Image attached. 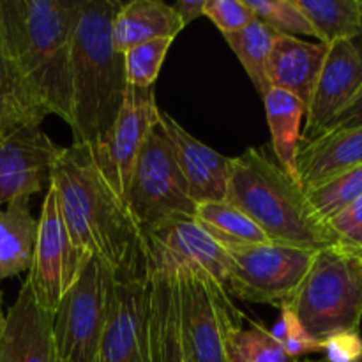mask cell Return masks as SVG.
Masks as SVG:
<instances>
[{"label": "cell", "mask_w": 362, "mask_h": 362, "mask_svg": "<svg viewBox=\"0 0 362 362\" xmlns=\"http://www.w3.org/2000/svg\"><path fill=\"white\" fill-rule=\"evenodd\" d=\"M113 285L115 276L110 269L88 257L53 315V338L60 362H98Z\"/></svg>", "instance_id": "cell-6"}, {"label": "cell", "mask_w": 362, "mask_h": 362, "mask_svg": "<svg viewBox=\"0 0 362 362\" xmlns=\"http://www.w3.org/2000/svg\"><path fill=\"white\" fill-rule=\"evenodd\" d=\"M204 16L209 18L223 35L235 34L255 20L246 0H205Z\"/></svg>", "instance_id": "cell-33"}, {"label": "cell", "mask_w": 362, "mask_h": 362, "mask_svg": "<svg viewBox=\"0 0 362 362\" xmlns=\"http://www.w3.org/2000/svg\"><path fill=\"white\" fill-rule=\"evenodd\" d=\"M327 226L339 246L362 251V197L327 219Z\"/></svg>", "instance_id": "cell-34"}, {"label": "cell", "mask_w": 362, "mask_h": 362, "mask_svg": "<svg viewBox=\"0 0 362 362\" xmlns=\"http://www.w3.org/2000/svg\"><path fill=\"white\" fill-rule=\"evenodd\" d=\"M225 354L226 362H306L290 357L271 331L255 322L226 334Z\"/></svg>", "instance_id": "cell-28"}, {"label": "cell", "mask_w": 362, "mask_h": 362, "mask_svg": "<svg viewBox=\"0 0 362 362\" xmlns=\"http://www.w3.org/2000/svg\"><path fill=\"white\" fill-rule=\"evenodd\" d=\"M126 202L140 228L170 216L194 214L197 205L189 198L187 184L159 119L134 159Z\"/></svg>", "instance_id": "cell-8"}, {"label": "cell", "mask_w": 362, "mask_h": 362, "mask_svg": "<svg viewBox=\"0 0 362 362\" xmlns=\"http://www.w3.org/2000/svg\"><path fill=\"white\" fill-rule=\"evenodd\" d=\"M37 237V219L28 200H16L0 207V283L28 272Z\"/></svg>", "instance_id": "cell-23"}, {"label": "cell", "mask_w": 362, "mask_h": 362, "mask_svg": "<svg viewBox=\"0 0 362 362\" xmlns=\"http://www.w3.org/2000/svg\"><path fill=\"white\" fill-rule=\"evenodd\" d=\"M265 117L271 129L272 148L278 165L299 182L297 175V152L303 136V119L306 105L288 92L269 88L264 98ZM300 184V182H299Z\"/></svg>", "instance_id": "cell-22"}, {"label": "cell", "mask_w": 362, "mask_h": 362, "mask_svg": "<svg viewBox=\"0 0 362 362\" xmlns=\"http://www.w3.org/2000/svg\"><path fill=\"white\" fill-rule=\"evenodd\" d=\"M255 18L285 35H308L317 39V32L304 16L296 0H246Z\"/></svg>", "instance_id": "cell-31"}, {"label": "cell", "mask_w": 362, "mask_h": 362, "mask_svg": "<svg viewBox=\"0 0 362 362\" xmlns=\"http://www.w3.org/2000/svg\"><path fill=\"white\" fill-rule=\"evenodd\" d=\"M0 136H2V134H0Z\"/></svg>", "instance_id": "cell-40"}, {"label": "cell", "mask_w": 362, "mask_h": 362, "mask_svg": "<svg viewBox=\"0 0 362 362\" xmlns=\"http://www.w3.org/2000/svg\"><path fill=\"white\" fill-rule=\"evenodd\" d=\"M148 274L115 279L98 362H151Z\"/></svg>", "instance_id": "cell-14"}, {"label": "cell", "mask_w": 362, "mask_h": 362, "mask_svg": "<svg viewBox=\"0 0 362 362\" xmlns=\"http://www.w3.org/2000/svg\"><path fill=\"white\" fill-rule=\"evenodd\" d=\"M158 119L159 106L154 87L136 88L127 85L115 122L101 144L92 147L99 168L124 200L138 151Z\"/></svg>", "instance_id": "cell-12"}, {"label": "cell", "mask_w": 362, "mask_h": 362, "mask_svg": "<svg viewBox=\"0 0 362 362\" xmlns=\"http://www.w3.org/2000/svg\"><path fill=\"white\" fill-rule=\"evenodd\" d=\"M317 362H324V361H317ZM357 362H362V357H361V359H359V361H357Z\"/></svg>", "instance_id": "cell-39"}, {"label": "cell", "mask_w": 362, "mask_h": 362, "mask_svg": "<svg viewBox=\"0 0 362 362\" xmlns=\"http://www.w3.org/2000/svg\"><path fill=\"white\" fill-rule=\"evenodd\" d=\"M60 216L74 246L110 269L115 279L147 274L144 235L127 202L99 168L90 145L62 147L52 170Z\"/></svg>", "instance_id": "cell-1"}, {"label": "cell", "mask_w": 362, "mask_h": 362, "mask_svg": "<svg viewBox=\"0 0 362 362\" xmlns=\"http://www.w3.org/2000/svg\"><path fill=\"white\" fill-rule=\"evenodd\" d=\"M225 250L230 257L228 296L279 310L293 299L317 255L274 243Z\"/></svg>", "instance_id": "cell-7"}, {"label": "cell", "mask_w": 362, "mask_h": 362, "mask_svg": "<svg viewBox=\"0 0 362 362\" xmlns=\"http://www.w3.org/2000/svg\"><path fill=\"white\" fill-rule=\"evenodd\" d=\"M120 4L81 0L71 45V101L76 144L98 147L126 95L124 53L113 48L112 21Z\"/></svg>", "instance_id": "cell-3"}, {"label": "cell", "mask_w": 362, "mask_h": 362, "mask_svg": "<svg viewBox=\"0 0 362 362\" xmlns=\"http://www.w3.org/2000/svg\"><path fill=\"white\" fill-rule=\"evenodd\" d=\"M141 235L147 272H172L179 267L193 269L207 274L226 290L230 272L228 253L193 216H170L141 228Z\"/></svg>", "instance_id": "cell-10"}, {"label": "cell", "mask_w": 362, "mask_h": 362, "mask_svg": "<svg viewBox=\"0 0 362 362\" xmlns=\"http://www.w3.org/2000/svg\"><path fill=\"white\" fill-rule=\"evenodd\" d=\"M46 117V108L0 45V134L21 126H41Z\"/></svg>", "instance_id": "cell-24"}, {"label": "cell", "mask_w": 362, "mask_h": 362, "mask_svg": "<svg viewBox=\"0 0 362 362\" xmlns=\"http://www.w3.org/2000/svg\"><path fill=\"white\" fill-rule=\"evenodd\" d=\"M184 341L193 362H226L225 339L244 327V315L219 283L193 269H173Z\"/></svg>", "instance_id": "cell-9"}, {"label": "cell", "mask_w": 362, "mask_h": 362, "mask_svg": "<svg viewBox=\"0 0 362 362\" xmlns=\"http://www.w3.org/2000/svg\"><path fill=\"white\" fill-rule=\"evenodd\" d=\"M204 6L205 0H179V2L173 4V11L179 16L180 23L186 28L187 25L193 23L194 20L204 16Z\"/></svg>", "instance_id": "cell-37"}, {"label": "cell", "mask_w": 362, "mask_h": 362, "mask_svg": "<svg viewBox=\"0 0 362 362\" xmlns=\"http://www.w3.org/2000/svg\"><path fill=\"white\" fill-rule=\"evenodd\" d=\"M271 334L285 349V352L296 359H303L304 356L324 350V341H318L313 336L308 334L288 308H281V318L276 324L274 331H271Z\"/></svg>", "instance_id": "cell-32"}, {"label": "cell", "mask_w": 362, "mask_h": 362, "mask_svg": "<svg viewBox=\"0 0 362 362\" xmlns=\"http://www.w3.org/2000/svg\"><path fill=\"white\" fill-rule=\"evenodd\" d=\"M306 194L315 212L327 223L343 207L362 197V165L339 173L322 186L306 191Z\"/></svg>", "instance_id": "cell-29"}, {"label": "cell", "mask_w": 362, "mask_h": 362, "mask_svg": "<svg viewBox=\"0 0 362 362\" xmlns=\"http://www.w3.org/2000/svg\"><path fill=\"white\" fill-rule=\"evenodd\" d=\"M88 255L74 246L64 219L60 216L57 197L48 187L37 219L34 255L27 281L42 310L55 315L67 290L76 283Z\"/></svg>", "instance_id": "cell-11"}, {"label": "cell", "mask_w": 362, "mask_h": 362, "mask_svg": "<svg viewBox=\"0 0 362 362\" xmlns=\"http://www.w3.org/2000/svg\"><path fill=\"white\" fill-rule=\"evenodd\" d=\"M184 30L172 6L163 0H133L120 4L112 21L113 48L126 53L152 39H175Z\"/></svg>", "instance_id": "cell-21"}, {"label": "cell", "mask_w": 362, "mask_h": 362, "mask_svg": "<svg viewBox=\"0 0 362 362\" xmlns=\"http://www.w3.org/2000/svg\"><path fill=\"white\" fill-rule=\"evenodd\" d=\"M362 87V53L354 41L327 45L324 64L306 108L300 141L322 136Z\"/></svg>", "instance_id": "cell-15"}, {"label": "cell", "mask_w": 362, "mask_h": 362, "mask_svg": "<svg viewBox=\"0 0 362 362\" xmlns=\"http://www.w3.org/2000/svg\"><path fill=\"white\" fill-rule=\"evenodd\" d=\"M147 274L151 362H193L180 329L175 274L172 272H147Z\"/></svg>", "instance_id": "cell-18"}, {"label": "cell", "mask_w": 362, "mask_h": 362, "mask_svg": "<svg viewBox=\"0 0 362 362\" xmlns=\"http://www.w3.org/2000/svg\"><path fill=\"white\" fill-rule=\"evenodd\" d=\"M172 42L173 39L166 37L152 39L127 49L124 53L127 85L136 88L154 87Z\"/></svg>", "instance_id": "cell-30"}, {"label": "cell", "mask_w": 362, "mask_h": 362, "mask_svg": "<svg viewBox=\"0 0 362 362\" xmlns=\"http://www.w3.org/2000/svg\"><path fill=\"white\" fill-rule=\"evenodd\" d=\"M354 42H356L357 48H359V49H361V53H362V30H361V34L357 35L356 39H354Z\"/></svg>", "instance_id": "cell-38"}, {"label": "cell", "mask_w": 362, "mask_h": 362, "mask_svg": "<svg viewBox=\"0 0 362 362\" xmlns=\"http://www.w3.org/2000/svg\"><path fill=\"white\" fill-rule=\"evenodd\" d=\"M362 165V127L322 134L300 141L297 175L304 191L322 186L339 173Z\"/></svg>", "instance_id": "cell-20"}, {"label": "cell", "mask_w": 362, "mask_h": 362, "mask_svg": "<svg viewBox=\"0 0 362 362\" xmlns=\"http://www.w3.org/2000/svg\"><path fill=\"white\" fill-rule=\"evenodd\" d=\"M159 122L168 136L193 204L225 200L228 189L230 158L194 138L163 110H159Z\"/></svg>", "instance_id": "cell-17"}, {"label": "cell", "mask_w": 362, "mask_h": 362, "mask_svg": "<svg viewBox=\"0 0 362 362\" xmlns=\"http://www.w3.org/2000/svg\"><path fill=\"white\" fill-rule=\"evenodd\" d=\"M324 45L354 41L362 30V0H296Z\"/></svg>", "instance_id": "cell-25"}, {"label": "cell", "mask_w": 362, "mask_h": 362, "mask_svg": "<svg viewBox=\"0 0 362 362\" xmlns=\"http://www.w3.org/2000/svg\"><path fill=\"white\" fill-rule=\"evenodd\" d=\"M62 147L41 126H21L0 136V207L30 200L52 184V170Z\"/></svg>", "instance_id": "cell-13"}, {"label": "cell", "mask_w": 362, "mask_h": 362, "mask_svg": "<svg viewBox=\"0 0 362 362\" xmlns=\"http://www.w3.org/2000/svg\"><path fill=\"white\" fill-rule=\"evenodd\" d=\"M354 127H362V87L356 94V98L346 105V108L339 115H336V119L325 127L324 134L354 129Z\"/></svg>", "instance_id": "cell-36"}, {"label": "cell", "mask_w": 362, "mask_h": 362, "mask_svg": "<svg viewBox=\"0 0 362 362\" xmlns=\"http://www.w3.org/2000/svg\"><path fill=\"white\" fill-rule=\"evenodd\" d=\"M276 35L278 32H274L269 25L262 23L257 18L243 30L223 35L262 98L271 88L267 78V64Z\"/></svg>", "instance_id": "cell-27"}, {"label": "cell", "mask_w": 362, "mask_h": 362, "mask_svg": "<svg viewBox=\"0 0 362 362\" xmlns=\"http://www.w3.org/2000/svg\"><path fill=\"white\" fill-rule=\"evenodd\" d=\"M318 341L359 332L362 322V251L329 246L315 260L286 306Z\"/></svg>", "instance_id": "cell-5"}, {"label": "cell", "mask_w": 362, "mask_h": 362, "mask_svg": "<svg viewBox=\"0 0 362 362\" xmlns=\"http://www.w3.org/2000/svg\"><path fill=\"white\" fill-rule=\"evenodd\" d=\"M193 218L221 244L223 247L253 246L271 243L264 232L230 202H205L194 207Z\"/></svg>", "instance_id": "cell-26"}, {"label": "cell", "mask_w": 362, "mask_h": 362, "mask_svg": "<svg viewBox=\"0 0 362 362\" xmlns=\"http://www.w3.org/2000/svg\"><path fill=\"white\" fill-rule=\"evenodd\" d=\"M81 0H0V45L48 115L73 126L71 45Z\"/></svg>", "instance_id": "cell-2"}, {"label": "cell", "mask_w": 362, "mask_h": 362, "mask_svg": "<svg viewBox=\"0 0 362 362\" xmlns=\"http://www.w3.org/2000/svg\"><path fill=\"white\" fill-rule=\"evenodd\" d=\"M325 53L327 45L324 42H308L293 35L278 34L267 64L271 88L288 92L308 108Z\"/></svg>", "instance_id": "cell-19"}, {"label": "cell", "mask_w": 362, "mask_h": 362, "mask_svg": "<svg viewBox=\"0 0 362 362\" xmlns=\"http://www.w3.org/2000/svg\"><path fill=\"white\" fill-rule=\"evenodd\" d=\"M0 362H60L53 313L39 306L27 279L9 310L0 313Z\"/></svg>", "instance_id": "cell-16"}, {"label": "cell", "mask_w": 362, "mask_h": 362, "mask_svg": "<svg viewBox=\"0 0 362 362\" xmlns=\"http://www.w3.org/2000/svg\"><path fill=\"white\" fill-rule=\"evenodd\" d=\"M225 200L253 219L274 244L308 251L338 244L327 223L311 207L304 187L264 148L251 147L230 158Z\"/></svg>", "instance_id": "cell-4"}, {"label": "cell", "mask_w": 362, "mask_h": 362, "mask_svg": "<svg viewBox=\"0 0 362 362\" xmlns=\"http://www.w3.org/2000/svg\"><path fill=\"white\" fill-rule=\"evenodd\" d=\"M324 362H357L362 357L361 332H339L324 339Z\"/></svg>", "instance_id": "cell-35"}]
</instances>
